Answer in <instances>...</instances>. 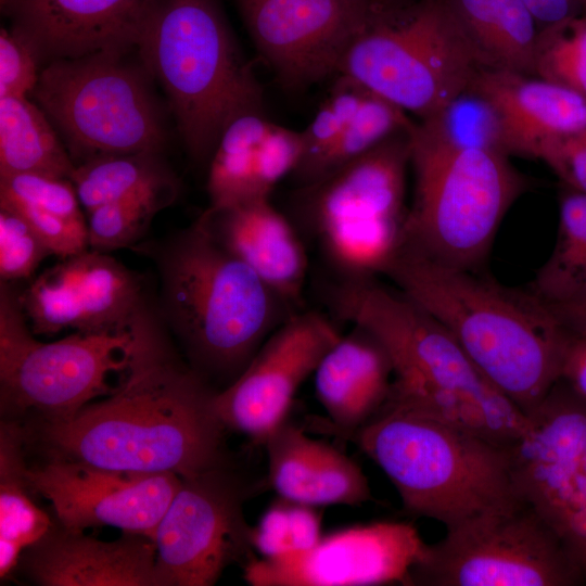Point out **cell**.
Segmentation results:
<instances>
[{
    "label": "cell",
    "instance_id": "6da1fadb",
    "mask_svg": "<svg viewBox=\"0 0 586 586\" xmlns=\"http://www.w3.org/2000/svg\"><path fill=\"white\" fill-rule=\"evenodd\" d=\"M129 365L106 398L73 417L22 426L48 459L181 479L225 466L213 391L183 364L149 305L132 323Z\"/></svg>",
    "mask_w": 586,
    "mask_h": 586
},
{
    "label": "cell",
    "instance_id": "7a4b0ae2",
    "mask_svg": "<svg viewBox=\"0 0 586 586\" xmlns=\"http://www.w3.org/2000/svg\"><path fill=\"white\" fill-rule=\"evenodd\" d=\"M456 339L524 415L559 380L565 329L533 291L502 285L400 246L384 273Z\"/></svg>",
    "mask_w": 586,
    "mask_h": 586
},
{
    "label": "cell",
    "instance_id": "3957f363",
    "mask_svg": "<svg viewBox=\"0 0 586 586\" xmlns=\"http://www.w3.org/2000/svg\"><path fill=\"white\" fill-rule=\"evenodd\" d=\"M324 301L339 319L373 335L387 352L394 381L387 397L405 408L513 445L528 418L480 371L456 339L400 290L374 278H336Z\"/></svg>",
    "mask_w": 586,
    "mask_h": 586
},
{
    "label": "cell",
    "instance_id": "277c9868",
    "mask_svg": "<svg viewBox=\"0 0 586 586\" xmlns=\"http://www.w3.org/2000/svg\"><path fill=\"white\" fill-rule=\"evenodd\" d=\"M133 249L155 262L162 321L204 380L231 383L268 336L297 313L196 220L160 244Z\"/></svg>",
    "mask_w": 586,
    "mask_h": 586
},
{
    "label": "cell",
    "instance_id": "5b68a950",
    "mask_svg": "<svg viewBox=\"0 0 586 586\" xmlns=\"http://www.w3.org/2000/svg\"><path fill=\"white\" fill-rule=\"evenodd\" d=\"M346 438L384 472L408 513L445 528L524 502L509 447L437 419L383 406Z\"/></svg>",
    "mask_w": 586,
    "mask_h": 586
},
{
    "label": "cell",
    "instance_id": "8992f818",
    "mask_svg": "<svg viewBox=\"0 0 586 586\" xmlns=\"http://www.w3.org/2000/svg\"><path fill=\"white\" fill-rule=\"evenodd\" d=\"M137 48L195 160L211 158L235 117L263 113L259 82L215 0H157Z\"/></svg>",
    "mask_w": 586,
    "mask_h": 586
},
{
    "label": "cell",
    "instance_id": "52a82bcc",
    "mask_svg": "<svg viewBox=\"0 0 586 586\" xmlns=\"http://www.w3.org/2000/svg\"><path fill=\"white\" fill-rule=\"evenodd\" d=\"M416 188L402 246L475 270L525 180L502 152L463 146L421 123L410 133Z\"/></svg>",
    "mask_w": 586,
    "mask_h": 586
},
{
    "label": "cell",
    "instance_id": "ba28073f",
    "mask_svg": "<svg viewBox=\"0 0 586 586\" xmlns=\"http://www.w3.org/2000/svg\"><path fill=\"white\" fill-rule=\"evenodd\" d=\"M410 132L392 136L360 156L301 186L297 216L337 278H374L403 243Z\"/></svg>",
    "mask_w": 586,
    "mask_h": 586
},
{
    "label": "cell",
    "instance_id": "9c48e42d",
    "mask_svg": "<svg viewBox=\"0 0 586 586\" xmlns=\"http://www.w3.org/2000/svg\"><path fill=\"white\" fill-rule=\"evenodd\" d=\"M135 343L132 326L122 331L80 332L53 342L38 341L21 309L17 293L0 285V402L11 417L33 422L73 417L111 394L114 374L127 369Z\"/></svg>",
    "mask_w": 586,
    "mask_h": 586
},
{
    "label": "cell",
    "instance_id": "30bf717a",
    "mask_svg": "<svg viewBox=\"0 0 586 586\" xmlns=\"http://www.w3.org/2000/svg\"><path fill=\"white\" fill-rule=\"evenodd\" d=\"M481 67L448 0H425L399 22L378 15L339 74L424 120L461 94Z\"/></svg>",
    "mask_w": 586,
    "mask_h": 586
},
{
    "label": "cell",
    "instance_id": "8fae6325",
    "mask_svg": "<svg viewBox=\"0 0 586 586\" xmlns=\"http://www.w3.org/2000/svg\"><path fill=\"white\" fill-rule=\"evenodd\" d=\"M120 55L60 59L40 71L33 93L80 163L102 155L157 153L163 144L158 111L143 77Z\"/></svg>",
    "mask_w": 586,
    "mask_h": 586
},
{
    "label": "cell",
    "instance_id": "7c38bea8",
    "mask_svg": "<svg viewBox=\"0 0 586 586\" xmlns=\"http://www.w3.org/2000/svg\"><path fill=\"white\" fill-rule=\"evenodd\" d=\"M585 579L526 502L481 513L426 544L408 586H576Z\"/></svg>",
    "mask_w": 586,
    "mask_h": 586
},
{
    "label": "cell",
    "instance_id": "4fadbf2b",
    "mask_svg": "<svg viewBox=\"0 0 586 586\" xmlns=\"http://www.w3.org/2000/svg\"><path fill=\"white\" fill-rule=\"evenodd\" d=\"M509 447L520 498L557 534L586 583V399L562 381Z\"/></svg>",
    "mask_w": 586,
    "mask_h": 586
},
{
    "label": "cell",
    "instance_id": "5bb4252c",
    "mask_svg": "<svg viewBox=\"0 0 586 586\" xmlns=\"http://www.w3.org/2000/svg\"><path fill=\"white\" fill-rule=\"evenodd\" d=\"M245 492L225 466L182 479L155 534L156 586H212L254 557Z\"/></svg>",
    "mask_w": 586,
    "mask_h": 586
},
{
    "label": "cell",
    "instance_id": "9a60e30c",
    "mask_svg": "<svg viewBox=\"0 0 586 586\" xmlns=\"http://www.w3.org/2000/svg\"><path fill=\"white\" fill-rule=\"evenodd\" d=\"M263 58L290 88L339 74L352 43L379 15L378 0H238Z\"/></svg>",
    "mask_w": 586,
    "mask_h": 586
},
{
    "label": "cell",
    "instance_id": "2e32d148",
    "mask_svg": "<svg viewBox=\"0 0 586 586\" xmlns=\"http://www.w3.org/2000/svg\"><path fill=\"white\" fill-rule=\"evenodd\" d=\"M340 337L334 323L318 311L302 309L292 315L243 371L215 392L214 408L225 429L264 444L286 421L300 386Z\"/></svg>",
    "mask_w": 586,
    "mask_h": 586
},
{
    "label": "cell",
    "instance_id": "e0dca14e",
    "mask_svg": "<svg viewBox=\"0 0 586 586\" xmlns=\"http://www.w3.org/2000/svg\"><path fill=\"white\" fill-rule=\"evenodd\" d=\"M426 543L407 522L379 521L332 532L313 548L244 564L252 586L409 585Z\"/></svg>",
    "mask_w": 586,
    "mask_h": 586
},
{
    "label": "cell",
    "instance_id": "ac0fdd59",
    "mask_svg": "<svg viewBox=\"0 0 586 586\" xmlns=\"http://www.w3.org/2000/svg\"><path fill=\"white\" fill-rule=\"evenodd\" d=\"M23 472L29 488L50 501L61 526L84 532L109 525L151 538L182 482L169 472L114 470L60 459L25 464Z\"/></svg>",
    "mask_w": 586,
    "mask_h": 586
},
{
    "label": "cell",
    "instance_id": "d6986e66",
    "mask_svg": "<svg viewBox=\"0 0 586 586\" xmlns=\"http://www.w3.org/2000/svg\"><path fill=\"white\" fill-rule=\"evenodd\" d=\"M157 0H9L14 30L49 62L137 47Z\"/></svg>",
    "mask_w": 586,
    "mask_h": 586
},
{
    "label": "cell",
    "instance_id": "ffe728a7",
    "mask_svg": "<svg viewBox=\"0 0 586 586\" xmlns=\"http://www.w3.org/2000/svg\"><path fill=\"white\" fill-rule=\"evenodd\" d=\"M470 87L494 109L507 155L540 160L551 144L586 129V97L538 76L481 67Z\"/></svg>",
    "mask_w": 586,
    "mask_h": 586
},
{
    "label": "cell",
    "instance_id": "44dd1931",
    "mask_svg": "<svg viewBox=\"0 0 586 586\" xmlns=\"http://www.w3.org/2000/svg\"><path fill=\"white\" fill-rule=\"evenodd\" d=\"M196 221L288 305L302 310L308 272L306 249L292 221L269 198L208 207Z\"/></svg>",
    "mask_w": 586,
    "mask_h": 586
},
{
    "label": "cell",
    "instance_id": "7402d4cb",
    "mask_svg": "<svg viewBox=\"0 0 586 586\" xmlns=\"http://www.w3.org/2000/svg\"><path fill=\"white\" fill-rule=\"evenodd\" d=\"M154 539L126 533L106 542L63 526L27 548L24 573L43 586H156Z\"/></svg>",
    "mask_w": 586,
    "mask_h": 586
},
{
    "label": "cell",
    "instance_id": "603a6c76",
    "mask_svg": "<svg viewBox=\"0 0 586 586\" xmlns=\"http://www.w3.org/2000/svg\"><path fill=\"white\" fill-rule=\"evenodd\" d=\"M268 480L280 498L315 507L358 506L371 499L361 468L335 447L288 420L264 442Z\"/></svg>",
    "mask_w": 586,
    "mask_h": 586
},
{
    "label": "cell",
    "instance_id": "cb8c5ba5",
    "mask_svg": "<svg viewBox=\"0 0 586 586\" xmlns=\"http://www.w3.org/2000/svg\"><path fill=\"white\" fill-rule=\"evenodd\" d=\"M353 328L324 354L314 372L316 395L327 413L319 426L343 437L381 410L394 374L382 344L365 329Z\"/></svg>",
    "mask_w": 586,
    "mask_h": 586
},
{
    "label": "cell",
    "instance_id": "d4e9b609",
    "mask_svg": "<svg viewBox=\"0 0 586 586\" xmlns=\"http://www.w3.org/2000/svg\"><path fill=\"white\" fill-rule=\"evenodd\" d=\"M483 67L535 74L538 34L524 0H448Z\"/></svg>",
    "mask_w": 586,
    "mask_h": 586
},
{
    "label": "cell",
    "instance_id": "484cf974",
    "mask_svg": "<svg viewBox=\"0 0 586 586\" xmlns=\"http://www.w3.org/2000/svg\"><path fill=\"white\" fill-rule=\"evenodd\" d=\"M62 260L81 311L80 332L130 329L148 306L140 277L109 253L88 249Z\"/></svg>",
    "mask_w": 586,
    "mask_h": 586
},
{
    "label": "cell",
    "instance_id": "4316f807",
    "mask_svg": "<svg viewBox=\"0 0 586 586\" xmlns=\"http://www.w3.org/2000/svg\"><path fill=\"white\" fill-rule=\"evenodd\" d=\"M23 432L16 422L4 421L0 435V576L5 578L23 552L52 527L48 514L30 498L24 477Z\"/></svg>",
    "mask_w": 586,
    "mask_h": 586
},
{
    "label": "cell",
    "instance_id": "83f0119b",
    "mask_svg": "<svg viewBox=\"0 0 586 586\" xmlns=\"http://www.w3.org/2000/svg\"><path fill=\"white\" fill-rule=\"evenodd\" d=\"M75 168L40 106L27 97L0 98V176L40 174L71 180Z\"/></svg>",
    "mask_w": 586,
    "mask_h": 586
},
{
    "label": "cell",
    "instance_id": "f1b7e54d",
    "mask_svg": "<svg viewBox=\"0 0 586 586\" xmlns=\"http://www.w3.org/2000/svg\"><path fill=\"white\" fill-rule=\"evenodd\" d=\"M270 120L262 112L242 114L224 129L209 158V207L263 199L257 182L259 143Z\"/></svg>",
    "mask_w": 586,
    "mask_h": 586
},
{
    "label": "cell",
    "instance_id": "f546056e",
    "mask_svg": "<svg viewBox=\"0 0 586 586\" xmlns=\"http://www.w3.org/2000/svg\"><path fill=\"white\" fill-rule=\"evenodd\" d=\"M71 181L87 213L146 189L177 182L154 152L87 160L76 165Z\"/></svg>",
    "mask_w": 586,
    "mask_h": 586
},
{
    "label": "cell",
    "instance_id": "4dcf8cb0",
    "mask_svg": "<svg viewBox=\"0 0 586 586\" xmlns=\"http://www.w3.org/2000/svg\"><path fill=\"white\" fill-rule=\"evenodd\" d=\"M585 284L586 193L572 190L560 202L557 241L535 278L533 292L545 302H557Z\"/></svg>",
    "mask_w": 586,
    "mask_h": 586
},
{
    "label": "cell",
    "instance_id": "1f68e13d",
    "mask_svg": "<svg viewBox=\"0 0 586 586\" xmlns=\"http://www.w3.org/2000/svg\"><path fill=\"white\" fill-rule=\"evenodd\" d=\"M178 184L146 189L88 212L89 249L109 253L131 247L144 235L154 215L176 199Z\"/></svg>",
    "mask_w": 586,
    "mask_h": 586
},
{
    "label": "cell",
    "instance_id": "d6a6232c",
    "mask_svg": "<svg viewBox=\"0 0 586 586\" xmlns=\"http://www.w3.org/2000/svg\"><path fill=\"white\" fill-rule=\"evenodd\" d=\"M415 124L407 113L369 90L336 143L316 167L307 184L360 156L392 136L409 131ZM303 186V184H301Z\"/></svg>",
    "mask_w": 586,
    "mask_h": 586
},
{
    "label": "cell",
    "instance_id": "836d02e7",
    "mask_svg": "<svg viewBox=\"0 0 586 586\" xmlns=\"http://www.w3.org/2000/svg\"><path fill=\"white\" fill-rule=\"evenodd\" d=\"M17 300L34 334L52 335L69 329L81 331V311L62 259L31 278L17 293Z\"/></svg>",
    "mask_w": 586,
    "mask_h": 586
},
{
    "label": "cell",
    "instance_id": "e575fe53",
    "mask_svg": "<svg viewBox=\"0 0 586 586\" xmlns=\"http://www.w3.org/2000/svg\"><path fill=\"white\" fill-rule=\"evenodd\" d=\"M535 74L586 97V12L539 31Z\"/></svg>",
    "mask_w": 586,
    "mask_h": 586
},
{
    "label": "cell",
    "instance_id": "d590c367",
    "mask_svg": "<svg viewBox=\"0 0 586 586\" xmlns=\"http://www.w3.org/2000/svg\"><path fill=\"white\" fill-rule=\"evenodd\" d=\"M366 93V88L340 75L327 100L302 131L304 154L293 173L301 184L310 179L316 167L336 143Z\"/></svg>",
    "mask_w": 586,
    "mask_h": 586
},
{
    "label": "cell",
    "instance_id": "8d00e7d4",
    "mask_svg": "<svg viewBox=\"0 0 586 586\" xmlns=\"http://www.w3.org/2000/svg\"><path fill=\"white\" fill-rule=\"evenodd\" d=\"M421 123L460 145L505 153L494 109L470 86L442 111Z\"/></svg>",
    "mask_w": 586,
    "mask_h": 586
},
{
    "label": "cell",
    "instance_id": "74e56055",
    "mask_svg": "<svg viewBox=\"0 0 586 586\" xmlns=\"http://www.w3.org/2000/svg\"><path fill=\"white\" fill-rule=\"evenodd\" d=\"M50 255L49 247L22 216L0 207L1 282L33 278L41 262Z\"/></svg>",
    "mask_w": 586,
    "mask_h": 586
},
{
    "label": "cell",
    "instance_id": "f35d334b",
    "mask_svg": "<svg viewBox=\"0 0 586 586\" xmlns=\"http://www.w3.org/2000/svg\"><path fill=\"white\" fill-rule=\"evenodd\" d=\"M304 154L302 131L270 123L257 157V182L263 196L269 198L275 186L293 174Z\"/></svg>",
    "mask_w": 586,
    "mask_h": 586
},
{
    "label": "cell",
    "instance_id": "ab89813d",
    "mask_svg": "<svg viewBox=\"0 0 586 586\" xmlns=\"http://www.w3.org/2000/svg\"><path fill=\"white\" fill-rule=\"evenodd\" d=\"M38 58L30 44L14 30L0 33V98L27 97L33 92L40 72Z\"/></svg>",
    "mask_w": 586,
    "mask_h": 586
},
{
    "label": "cell",
    "instance_id": "60d3db41",
    "mask_svg": "<svg viewBox=\"0 0 586 586\" xmlns=\"http://www.w3.org/2000/svg\"><path fill=\"white\" fill-rule=\"evenodd\" d=\"M540 160L572 190L586 193V129L555 142Z\"/></svg>",
    "mask_w": 586,
    "mask_h": 586
},
{
    "label": "cell",
    "instance_id": "b9f144b4",
    "mask_svg": "<svg viewBox=\"0 0 586 586\" xmlns=\"http://www.w3.org/2000/svg\"><path fill=\"white\" fill-rule=\"evenodd\" d=\"M251 540L259 558H276L291 551L288 500L279 497L266 509L252 527Z\"/></svg>",
    "mask_w": 586,
    "mask_h": 586
},
{
    "label": "cell",
    "instance_id": "7bdbcfd3",
    "mask_svg": "<svg viewBox=\"0 0 586 586\" xmlns=\"http://www.w3.org/2000/svg\"><path fill=\"white\" fill-rule=\"evenodd\" d=\"M559 381L586 399V334L565 330L560 348Z\"/></svg>",
    "mask_w": 586,
    "mask_h": 586
},
{
    "label": "cell",
    "instance_id": "ee69618b",
    "mask_svg": "<svg viewBox=\"0 0 586 586\" xmlns=\"http://www.w3.org/2000/svg\"><path fill=\"white\" fill-rule=\"evenodd\" d=\"M317 508L289 501L290 552L308 550L321 539V517Z\"/></svg>",
    "mask_w": 586,
    "mask_h": 586
},
{
    "label": "cell",
    "instance_id": "f6af8a7d",
    "mask_svg": "<svg viewBox=\"0 0 586 586\" xmlns=\"http://www.w3.org/2000/svg\"><path fill=\"white\" fill-rule=\"evenodd\" d=\"M538 24H558L586 12V0H524Z\"/></svg>",
    "mask_w": 586,
    "mask_h": 586
},
{
    "label": "cell",
    "instance_id": "bcb514c9",
    "mask_svg": "<svg viewBox=\"0 0 586 586\" xmlns=\"http://www.w3.org/2000/svg\"><path fill=\"white\" fill-rule=\"evenodd\" d=\"M549 309L568 331L586 334V284L569 303H547Z\"/></svg>",
    "mask_w": 586,
    "mask_h": 586
},
{
    "label": "cell",
    "instance_id": "7dc6e473",
    "mask_svg": "<svg viewBox=\"0 0 586 586\" xmlns=\"http://www.w3.org/2000/svg\"><path fill=\"white\" fill-rule=\"evenodd\" d=\"M5 1H9V0H1L2 3L5 2Z\"/></svg>",
    "mask_w": 586,
    "mask_h": 586
}]
</instances>
